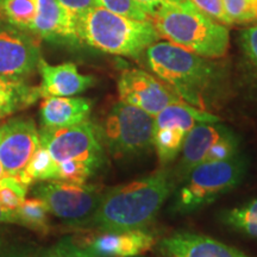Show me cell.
<instances>
[{
    "label": "cell",
    "mask_w": 257,
    "mask_h": 257,
    "mask_svg": "<svg viewBox=\"0 0 257 257\" xmlns=\"http://www.w3.org/2000/svg\"><path fill=\"white\" fill-rule=\"evenodd\" d=\"M175 186L172 172L162 169L104 192L89 226L101 232L146 230Z\"/></svg>",
    "instance_id": "cell-1"
},
{
    "label": "cell",
    "mask_w": 257,
    "mask_h": 257,
    "mask_svg": "<svg viewBox=\"0 0 257 257\" xmlns=\"http://www.w3.org/2000/svg\"><path fill=\"white\" fill-rule=\"evenodd\" d=\"M146 53L149 69L186 104L207 111L219 68L210 59L199 56L170 42H155Z\"/></svg>",
    "instance_id": "cell-2"
},
{
    "label": "cell",
    "mask_w": 257,
    "mask_h": 257,
    "mask_svg": "<svg viewBox=\"0 0 257 257\" xmlns=\"http://www.w3.org/2000/svg\"><path fill=\"white\" fill-rule=\"evenodd\" d=\"M160 37L206 59H219L229 50L230 34L189 0L163 3L152 16Z\"/></svg>",
    "instance_id": "cell-3"
},
{
    "label": "cell",
    "mask_w": 257,
    "mask_h": 257,
    "mask_svg": "<svg viewBox=\"0 0 257 257\" xmlns=\"http://www.w3.org/2000/svg\"><path fill=\"white\" fill-rule=\"evenodd\" d=\"M76 36L96 50L128 57H140L161 38L152 21L123 17L98 5L76 19Z\"/></svg>",
    "instance_id": "cell-4"
},
{
    "label": "cell",
    "mask_w": 257,
    "mask_h": 257,
    "mask_svg": "<svg viewBox=\"0 0 257 257\" xmlns=\"http://www.w3.org/2000/svg\"><path fill=\"white\" fill-rule=\"evenodd\" d=\"M245 170L246 162L240 154L227 160L201 163L182 180L172 211L187 214L200 210L236 188L242 182Z\"/></svg>",
    "instance_id": "cell-5"
},
{
    "label": "cell",
    "mask_w": 257,
    "mask_h": 257,
    "mask_svg": "<svg viewBox=\"0 0 257 257\" xmlns=\"http://www.w3.org/2000/svg\"><path fill=\"white\" fill-rule=\"evenodd\" d=\"M31 195L46 205L50 214L72 226H89L104 192L87 184L47 180L34 184Z\"/></svg>",
    "instance_id": "cell-6"
},
{
    "label": "cell",
    "mask_w": 257,
    "mask_h": 257,
    "mask_svg": "<svg viewBox=\"0 0 257 257\" xmlns=\"http://www.w3.org/2000/svg\"><path fill=\"white\" fill-rule=\"evenodd\" d=\"M40 144L55 165L81 163L98 172L105 165V152L98 130L88 119L67 127H41Z\"/></svg>",
    "instance_id": "cell-7"
},
{
    "label": "cell",
    "mask_w": 257,
    "mask_h": 257,
    "mask_svg": "<svg viewBox=\"0 0 257 257\" xmlns=\"http://www.w3.org/2000/svg\"><path fill=\"white\" fill-rule=\"evenodd\" d=\"M153 127V115L119 101L106 115L100 135L112 155L126 157L152 149Z\"/></svg>",
    "instance_id": "cell-8"
},
{
    "label": "cell",
    "mask_w": 257,
    "mask_h": 257,
    "mask_svg": "<svg viewBox=\"0 0 257 257\" xmlns=\"http://www.w3.org/2000/svg\"><path fill=\"white\" fill-rule=\"evenodd\" d=\"M181 156L172 172L174 181L185 176L201 163L231 159L239 154V140L231 128L223 124L198 123L189 131L182 146Z\"/></svg>",
    "instance_id": "cell-9"
},
{
    "label": "cell",
    "mask_w": 257,
    "mask_h": 257,
    "mask_svg": "<svg viewBox=\"0 0 257 257\" xmlns=\"http://www.w3.org/2000/svg\"><path fill=\"white\" fill-rule=\"evenodd\" d=\"M217 115L194 106L178 102L163 108L154 117L153 148L162 166L169 165L180 155L189 131L198 123H216Z\"/></svg>",
    "instance_id": "cell-10"
},
{
    "label": "cell",
    "mask_w": 257,
    "mask_h": 257,
    "mask_svg": "<svg viewBox=\"0 0 257 257\" xmlns=\"http://www.w3.org/2000/svg\"><path fill=\"white\" fill-rule=\"evenodd\" d=\"M38 147L40 133L32 118L19 115L0 125V163L6 176L18 178Z\"/></svg>",
    "instance_id": "cell-11"
},
{
    "label": "cell",
    "mask_w": 257,
    "mask_h": 257,
    "mask_svg": "<svg viewBox=\"0 0 257 257\" xmlns=\"http://www.w3.org/2000/svg\"><path fill=\"white\" fill-rule=\"evenodd\" d=\"M120 101L136 106L153 117L172 104L185 102L162 80L142 69H125L118 80Z\"/></svg>",
    "instance_id": "cell-12"
},
{
    "label": "cell",
    "mask_w": 257,
    "mask_h": 257,
    "mask_svg": "<svg viewBox=\"0 0 257 257\" xmlns=\"http://www.w3.org/2000/svg\"><path fill=\"white\" fill-rule=\"evenodd\" d=\"M41 60L36 41L9 22L0 19V76L25 80Z\"/></svg>",
    "instance_id": "cell-13"
},
{
    "label": "cell",
    "mask_w": 257,
    "mask_h": 257,
    "mask_svg": "<svg viewBox=\"0 0 257 257\" xmlns=\"http://www.w3.org/2000/svg\"><path fill=\"white\" fill-rule=\"evenodd\" d=\"M157 250L163 257H249L233 246L192 232H178L161 239Z\"/></svg>",
    "instance_id": "cell-14"
},
{
    "label": "cell",
    "mask_w": 257,
    "mask_h": 257,
    "mask_svg": "<svg viewBox=\"0 0 257 257\" xmlns=\"http://www.w3.org/2000/svg\"><path fill=\"white\" fill-rule=\"evenodd\" d=\"M37 69L42 78L41 85L37 87L42 98L78 95L91 88L95 82L93 76L83 75L72 62L53 66L41 57Z\"/></svg>",
    "instance_id": "cell-15"
},
{
    "label": "cell",
    "mask_w": 257,
    "mask_h": 257,
    "mask_svg": "<svg viewBox=\"0 0 257 257\" xmlns=\"http://www.w3.org/2000/svg\"><path fill=\"white\" fill-rule=\"evenodd\" d=\"M30 32L49 41H79L75 18L57 0H38Z\"/></svg>",
    "instance_id": "cell-16"
},
{
    "label": "cell",
    "mask_w": 257,
    "mask_h": 257,
    "mask_svg": "<svg viewBox=\"0 0 257 257\" xmlns=\"http://www.w3.org/2000/svg\"><path fill=\"white\" fill-rule=\"evenodd\" d=\"M155 238L146 230L123 232H102L95 237L88 248L98 257H136L150 250Z\"/></svg>",
    "instance_id": "cell-17"
},
{
    "label": "cell",
    "mask_w": 257,
    "mask_h": 257,
    "mask_svg": "<svg viewBox=\"0 0 257 257\" xmlns=\"http://www.w3.org/2000/svg\"><path fill=\"white\" fill-rule=\"evenodd\" d=\"M92 101L81 96H49L41 102V127H67L87 120Z\"/></svg>",
    "instance_id": "cell-18"
},
{
    "label": "cell",
    "mask_w": 257,
    "mask_h": 257,
    "mask_svg": "<svg viewBox=\"0 0 257 257\" xmlns=\"http://www.w3.org/2000/svg\"><path fill=\"white\" fill-rule=\"evenodd\" d=\"M38 98L37 87L28 85L25 80L0 76V120L32 105Z\"/></svg>",
    "instance_id": "cell-19"
},
{
    "label": "cell",
    "mask_w": 257,
    "mask_h": 257,
    "mask_svg": "<svg viewBox=\"0 0 257 257\" xmlns=\"http://www.w3.org/2000/svg\"><path fill=\"white\" fill-rule=\"evenodd\" d=\"M49 211L44 202L38 198H25L16 214V224L41 234H47L50 230Z\"/></svg>",
    "instance_id": "cell-20"
},
{
    "label": "cell",
    "mask_w": 257,
    "mask_h": 257,
    "mask_svg": "<svg viewBox=\"0 0 257 257\" xmlns=\"http://www.w3.org/2000/svg\"><path fill=\"white\" fill-rule=\"evenodd\" d=\"M56 165L51 159L50 154L44 147L40 144L36 153L31 157L30 162L25 167L22 174L18 176L23 184L31 186L38 181H47V180H55Z\"/></svg>",
    "instance_id": "cell-21"
},
{
    "label": "cell",
    "mask_w": 257,
    "mask_h": 257,
    "mask_svg": "<svg viewBox=\"0 0 257 257\" xmlns=\"http://www.w3.org/2000/svg\"><path fill=\"white\" fill-rule=\"evenodd\" d=\"M38 0H3L0 9L5 21L24 31H30L37 12Z\"/></svg>",
    "instance_id": "cell-22"
},
{
    "label": "cell",
    "mask_w": 257,
    "mask_h": 257,
    "mask_svg": "<svg viewBox=\"0 0 257 257\" xmlns=\"http://www.w3.org/2000/svg\"><path fill=\"white\" fill-rule=\"evenodd\" d=\"M224 221L234 229L257 237V199L224 214Z\"/></svg>",
    "instance_id": "cell-23"
},
{
    "label": "cell",
    "mask_w": 257,
    "mask_h": 257,
    "mask_svg": "<svg viewBox=\"0 0 257 257\" xmlns=\"http://www.w3.org/2000/svg\"><path fill=\"white\" fill-rule=\"evenodd\" d=\"M42 252L36 244L0 233V257H41Z\"/></svg>",
    "instance_id": "cell-24"
},
{
    "label": "cell",
    "mask_w": 257,
    "mask_h": 257,
    "mask_svg": "<svg viewBox=\"0 0 257 257\" xmlns=\"http://www.w3.org/2000/svg\"><path fill=\"white\" fill-rule=\"evenodd\" d=\"M95 4L101 6L115 15L136 19V21H152L136 0H94Z\"/></svg>",
    "instance_id": "cell-25"
},
{
    "label": "cell",
    "mask_w": 257,
    "mask_h": 257,
    "mask_svg": "<svg viewBox=\"0 0 257 257\" xmlns=\"http://www.w3.org/2000/svg\"><path fill=\"white\" fill-rule=\"evenodd\" d=\"M41 257H98L88 245L76 243L72 237H64L50 248L43 249Z\"/></svg>",
    "instance_id": "cell-26"
},
{
    "label": "cell",
    "mask_w": 257,
    "mask_h": 257,
    "mask_svg": "<svg viewBox=\"0 0 257 257\" xmlns=\"http://www.w3.org/2000/svg\"><path fill=\"white\" fill-rule=\"evenodd\" d=\"M224 6L232 24L253 22L252 0H224Z\"/></svg>",
    "instance_id": "cell-27"
},
{
    "label": "cell",
    "mask_w": 257,
    "mask_h": 257,
    "mask_svg": "<svg viewBox=\"0 0 257 257\" xmlns=\"http://www.w3.org/2000/svg\"><path fill=\"white\" fill-rule=\"evenodd\" d=\"M193 3L200 11L207 15L218 23H221L224 25H231L229 16H227L226 11H225L224 0H189Z\"/></svg>",
    "instance_id": "cell-28"
},
{
    "label": "cell",
    "mask_w": 257,
    "mask_h": 257,
    "mask_svg": "<svg viewBox=\"0 0 257 257\" xmlns=\"http://www.w3.org/2000/svg\"><path fill=\"white\" fill-rule=\"evenodd\" d=\"M242 48L248 59L257 67V25L242 32Z\"/></svg>",
    "instance_id": "cell-29"
},
{
    "label": "cell",
    "mask_w": 257,
    "mask_h": 257,
    "mask_svg": "<svg viewBox=\"0 0 257 257\" xmlns=\"http://www.w3.org/2000/svg\"><path fill=\"white\" fill-rule=\"evenodd\" d=\"M57 2L75 18V21L96 5L94 0H57Z\"/></svg>",
    "instance_id": "cell-30"
},
{
    "label": "cell",
    "mask_w": 257,
    "mask_h": 257,
    "mask_svg": "<svg viewBox=\"0 0 257 257\" xmlns=\"http://www.w3.org/2000/svg\"><path fill=\"white\" fill-rule=\"evenodd\" d=\"M136 2L141 6H142V9L147 12L148 15L150 16V18H152V16L154 15V12H155L156 10L160 8V6L162 5L163 3L181 2V0H136Z\"/></svg>",
    "instance_id": "cell-31"
},
{
    "label": "cell",
    "mask_w": 257,
    "mask_h": 257,
    "mask_svg": "<svg viewBox=\"0 0 257 257\" xmlns=\"http://www.w3.org/2000/svg\"><path fill=\"white\" fill-rule=\"evenodd\" d=\"M0 224H16V217L3 206L0 201Z\"/></svg>",
    "instance_id": "cell-32"
},
{
    "label": "cell",
    "mask_w": 257,
    "mask_h": 257,
    "mask_svg": "<svg viewBox=\"0 0 257 257\" xmlns=\"http://www.w3.org/2000/svg\"><path fill=\"white\" fill-rule=\"evenodd\" d=\"M252 15L253 22H257V0H252Z\"/></svg>",
    "instance_id": "cell-33"
},
{
    "label": "cell",
    "mask_w": 257,
    "mask_h": 257,
    "mask_svg": "<svg viewBox=\"0 0 257 257\" xmlns=\"http://www.w3.org/2000/svg\"><path fill=\"white\" fill-rule=\"evenodd\" d=\"M4 176H6V175H5V172H4V169H3L2 163H0V179L4 178Z\"/></svg>",
    "instance_id": "cell-34"
},
{
    "label": "cell",
    "mask_w": 257,
    "mask_h": 257,
    "mask_svg": "<svg viewBox=\"0 0 257 257\" xmlns=\"http://www.w3.org/2000/svg\"><path fill=\"white\" fill-rule=\"evenodd\" d=\"M2 2H3V0H0V5H2Z\"/></svg>",
    "instance_id": "cell-35"
},
{
    "label": "cell",
    "mask_w": 257,
    "mask_h": 257,
    "mask_svg": "<svg viewBox=\"0 0 257 257\" xmlns=\"http://www.w3.org/2000/svg\"><path fill=\"white\" fill-rule=\"evenodd\" d=\"M136 257H142V256H136Z\"/></svg>",
    "instance_id": "cell-36"
}]
</instances>
